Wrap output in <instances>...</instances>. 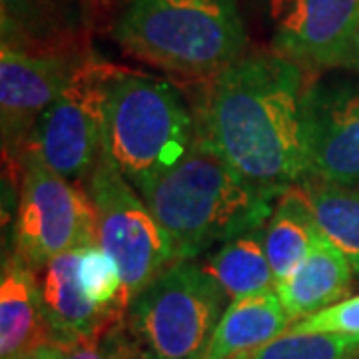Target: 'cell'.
I'll use <instances>...</instances> for the list:
<instances>
[{"label":"cell","mask_w":359,"mask_h":359,"mask_svg":"<svg viewBox=\"0 0 359 359\" xmlns=\"http://www.w3.org/2000/svg\"><path fill=\"white\" fill-rule=\"evenodd\" d=\"M304 66L278 52L244 54L212 78L198 140L262 192L278 198L309 176Z\"/></svg>","instance_id":"cell-1"},{"label":"cell","mask_w":359,"mask_h":359,"mask_svg":"<svg viewBox=\"0 0 359 359\" xmlns=\"http://www.w3.org/2000/svg\"><path fill=\"white\" fill-rule=\"evenodd\" d=\"M140 196L172 236L178 262L264 228L278 200L242 178L200 140Z\"/></svg>","instance_id":"cell-2"},{"label":"cell","mask_w":359,"mask_h":359,"mask_svg":"<svg viewBox=\"0 0 359 359\" xmlns=\"http://www.w3.org/2000/svg\"><path fill=\"white\" fill-rule=\"evenodd\" d=\"M114 39L144 62L190 78L218 76L248 40L238 0H130Z\"/></svg>","instance_id":"cell-3"},{"label":"cell","mask_w":359,"mask_h":359,"mask_svg":"<svg viewBox=\"0 0 359 359\" xmlns=\"http://www.w3.org/2000/svg\"><path fill=\"white\" fill-rule=\"evenodd\" d=\"M196 140V112L174 84L122 68L110 92L102 152L136 192L178 166Z\"/></svg>","instance_id":"cell-4"},{"label":"cell","mask_w":359,"mask_h":359,"mask_svg":"<svg viewBox=\"0 0 359 359\" xmlns=\"http://www.w3.org/2000/svg\"><path fill=\"white\" fill-rule=\"evenodd\" d=\"M228 299L196 259L172 264L128 308L144 359H204Z\"/></svg>","instance_id":"cell-5"},{"label":"cell","mask_w":359,"mask_h":359,"mask_svg":"<svg viewBox=\"0 0 359 359\" xmlns=\"http://www.w3.org/2000/svg\"><path fill=\"white\" fill-rule=\"evenodd\" d=\"M98 214V244L118 262L126 309L148 283L178 262L176 245L150 205L104 156L86 182Z\"/></svg>","instance_id":"cell-6"},{"label":"cell","mask_w":359,"mask_h":359,"mask_svg":"<svg viewBox=\"0 0 359 359\" xmlns=\"http://www.w3.org/2000/svg\"><path fill=\"white\" fill-rule=\"evenodd\" d=\"M124 66L84 54L65 90L42 114L30 148L70 182L88 180L104 150L108 102Z\"/></svg>","instance_id":"cell-7"},{"label":"cell","mask_w":359,"mask_h":359,"mask_svg":"<svg viewBox=\"0 0 359 359\" xmlns=\"http://www.w3.org/2000/svg\"><path fill=\"white\" fill-rule=\"evenodd\" d=\"M98 244V214L88 190L52 172L28 150L20 172L13 254L36 271L54 257Z\"/></svg>","instance_id":"cell-8"},{"label":"cell","mask_w":359,"mask_h":359,"mask_svg":"<svg viewBox=\"0 0 359 359\" xmlns=\"http://www.w3.org/2000/svg\"><path fill=\"white\" fill-rule=\"evenodd\" d=\"M74 48H0V126L2 156L14 182L22 172L25 156L42 114L65 90L78 62Z\"/></svg>","instance_id":"cell-9"},{"label":"cell","mask_w":359,"mask_h":359,"mask_svg":"<svg viewBox=\"0 0 359 359\" xmlns=\"http://www.w3.org/2000/svg\"><path fill=\"white\" fill-rule=\"evenodd\" d=\"M304 114L309 176L359 190V76L313 80Z\"/></svg>","instance_id":"cell-10"},{"label":"cell","mask_w":359,"mask_h":359,"mask_svg":"<svg viewBox=\"0 0 359 359\" xmlns=\"http://www.w3.org/2000/svg\"><path fill=\"white\" fill-rule=\"evenodd\" d=\"M269 16L278 54L308 68H337L359 20V0H269Z\"/></svg>","instance_id":"cell-11"},{"label":"cell","mask_w":359,"mask_h":359,"mask_svg":"<svg viewBox=\"0 0 359 359\" xmlns=\"http://www.w3.org/2000/svg\"><path fill=\"white\" fill-rule=\"evenodd\" d=\"M78 250L54 257L39 269L42 309L50 344L60 347L72 346L78 339L124 320V311L96 308L84 295L78 282Z\"/></svg>","instance_id":"cell-12"},{"label":"cell","mask_w":359,"mask_h":359,"mask_svg":"<svg viewBox=\"0 0 359 359\" xmlns=\"http://www.w3.org/2000/svg\"><path fill=\"white\" fill-rule=\"evenodd\" d=\"M50 334L42 309L39 271L16 254L4 259L0 280V355H28Z\"/></svg>","instance_id":"cell-13"},{"label":"cell","mask_w":359,"mask_h":359,"mask_svg":"<svg viewBox=\"0 0 359 359\" xmlns=\"http://www.w3.org/2000/svg\"><path fill=\"white\" fill-rule=\"evenodd\" d=\"M351 276L347 257L320 236L294 273L276 283V294L292 321H299L346 299Z\"/></svg>","instance_id":"cell-14"},{"label":"cell","mask_w":359,"mask_h":359,"mask_svg":"<svg viewBox=\"0 0 359 359\" xmlns=\"http://www.w3.org/2000/svg\"><path fill=\"white\" fill-rule=\"evenodd\" d=\"M292 327L276 290L228 304L204 359H233L254 353Z\"/></svg>","instance_id":"cell-15"},{"label":"cell","mask_w":359,"mask_h":359,"mask_svg":"<svg viewBox=\"0 0 359 359\" xmlns=\"http://www.w3.org/2000/svg\"><path fill=\"white\" fill-rule=\"evenodd\" d=\"M320 236L311 202L304 186L295 184L283 190L278 196L264 228L266 252L276 283L294 273Z\"/></svg>","instance_id":"cell-16"},{"label":"cell","mask_w":359,"mask_h":359,"mask_svg":"<svg viewBox=\"0 0 359 359\" xmlns=\"http://www.w3.org/2000/svg\"><path fill=\"white\" fill-rule=\"evenodd\" d=\"M2 44L22 48H72V0H0Z\"/></svg>","instance_id":"cell-17"},{"label":"cell","mask_w":359,"mask_h":359,"mask_svg":"<svg viewBox=\"0 0 359 359\" xmlns=\"http://www.w3.org/2000/svg\"><path fill=\"white\" fill-rule=\"evenodd\" d=\"M264 228L222 244L218 252L202 264L231 302L276 290V276L266 252Z\"/></svg>","instance_id":"cell-18"},{"label":"cell","mask_w":359,"mask_h":359,"mask_svg":"<svg viewBox=\"0 0 359 359\" xmlns=\"http://www.w3.org/2000/svg\"><path fill=\"white\" fill-rule=\"evenodd\" d=\"M299 184L311 202L320 233L347 257L359 276V190L313 176Z\"/></svg>","instance_id":"cell-19"},{"label":"cell","mask_w":359,"mask_h":359,"mask_svg":"<svg viewBox=\"0 0 359 359\" xmlns=\"http://www.w3.org/2000/svg\"><path fill=\"white\" fill-rule=\"evenodd\" d=\"M359 335L285 332L248 359H358Z\"/></svg>","instance_id":"cell-20"},{"label":"cell","mask_w":359,"mask_h":359,"mask_svg":"<svg viewBox=\"0 0 359 359\" xmlns=\"http://www.w3.org/2000/svg\"><path fill=\"white\" fill-rule=\"evenodd\" d=\"M78 282L96 308L124 311L120 306L124 282L118 262L100 244L78 250Z\"/></svg>","instance_id":"cell-21"},{"label":"cell","mask_w":359,"mask_h":359,"mask_svg":"<svg viewBox=\"0 0 359 359\" xmlns=\"http://www.w3.org/2000/svg\"><path fill=\"white\" fill-rule=\"evenodd\" d=\"M287 332L295 334L359 335V295L346 297L318 313L294 321Z\"/></svg>","instance_id":"cell-22"},{"label":"cell","mask_w":359,"mask_h":359,"mask_svg":"<svg viewBox=\"0 0 359 359\" xmlns=\"http://www.w3.org/2000/svg\"><path fill=\"white\" fill-rule=\"evenodd\" d=\"M120 321H114L112 325L104 327L102 332L82 337L72 346L62 347L65 359H140V349H132L124 344Z\"/></svg>","instance_id":"cell-23"},{"label":"cell","mask_w":359,"mask_h":359,"mask_svg":"<svg viewBox=\"0 0 359 359\" xmlns=\"http://www.w3.org/2000/svg\"><path fill=\"white\" fill-rule=\"evenodd\" d=\"M337 68H346V70H351V72L359 74V20L351 39L347 42L346 50H344L339 62H337Z\"/></svg>","instance_id":"cell-24"},{"label":"cell","mask_w":359,"mask_h":359,"mask_svg":"<svg viewBox=\"0 0 359 359\" xmlns=\"http://www.w3.org/2000/svg\"><path fill=\"white\" fill-rule=\"evenodd\" d=\"M25 359H65V349L56 344H42L30 351Z\"/></svg>","instance_id":"cell-25"},{"label":"cell","mask_w":359,"mask_h":359,"mask_svg":"<svg viewBox=\"0 0 359 359\" xmlns=\"http://www.w3.org/2000/svg\"><path fill=\"white\" fill-rule=\"evenodd\" d=\"M250 358V353H244V355H238V358H233V359H248Z\"/></svg>","instance_id":"cell-26"},{"label":"cell","mask_w":359,"mask_h":359,"mask_svg":"<svg viewBox=\"0 0 359 359\" xmlns=\"http://www.w3.org/2000/svg\"><path fill=\"white\" fill-rule=\"evenodd\" d=\"M26 355H14V358H4V359H25Z\"/></svg>","instance_id":"cell-27"},{"label":"cell","mask_w":359,"mask_h":359,"mask_svg":"<svg viewBox=\"0 0 359 359\" xmlns=\"http://www.w3.org/2000/svg\"><path fill=\"white\" fill-rule=\"evenodd\" d=\"M140 359H144V355H140Z\"/></svg>","instance_id":"cell-28"}]
</instances>
